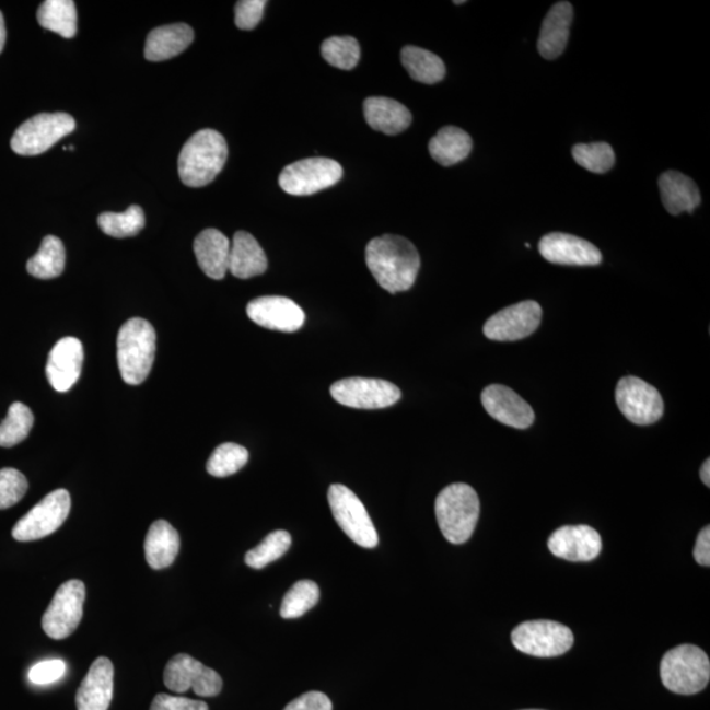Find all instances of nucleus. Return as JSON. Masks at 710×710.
<instances>
[{
  "instance_id": "f257e3e1",
  "label": "nucleus",
  "mask_w": 710,
  "mask_h": 710,
  "mask_svg": "<svg viewBox=\"0 0 710 710\" xmlns=\"http://www.w3.org/2000/svg\"><path fill=\"white\" fill-rule=\"evenodd\" d=\"M366 264L381 288L397 294L408 291L420 270V254L407 238L384 234L366 246Z\"/></svg>"
},
{
  "instance_id": "f03ea898",
  "label": "nucleus",
  "mask_w": 710,
  "mask_h": 710,
  "mask_svg": "<svg viewBox=\"0 0 710 710\" xmlns=\"http://www.w3.org/2000/svg\"><path fill=\"white\" fill-rule=\"evenodd\" d=\"M228 159L223 135L201 129L182 148L178 160L181 181L188 187H205L218 177Z\"/></svg>"
},
{
  "instance_id": "7ed1b4c3",
  "label": "nucleus",
  "mask_w": 710,
  "mask_h": 710,
  "mask_svg": "<svg viewBox=\"0 0 710 710\" xmlns=\"http://www.w3.org/2000/svg\"><path fill=\"white\" fill-rule=\"evenodd\" d=\"M480 514L478 493L472 486L454 484L435 499V517L449 543L462 545L472 538Z\"/></svg>"
},
{
  "instance_id": "20e7f679",
  "label": "nucleus",
  "mask_w": 710,
  "mask_h": 710,
  "mask_svg": "<svg viewBox=\"0 0 710 710\" xmlns=\"http://www.w3.org/2000/svg\"><path fill=\"white\" fill-rule=\"evenodd\" d=\"M155 356V330L144 318H130L117 335V363L123 381L139 386L151 373Z\"/></svg>"
},
{
  "instance_id": "39448f33",
  "label": "nucleus",
  "mask_w": 710,
  "mask_h": 710,
  "mask_svg": "<svg viewBox=\"0 0 710 710\" xmlns=\"http://www.w3.org/2000/svg\"><path fill=\"white\" fill-rule=\"evenodd\" d=\"M663 686L677 695H695L706 689L710 679V662L700 648L682 644L670 650L661 662Z\"/></svg>"
},
{
  "instance_id": "423d86ee",
  "label": "nucleus",
  "mask_w": 710,
  "mask_h": 710,
  "mask_svg": "<svg viewBox=\"0 0 710 710\" xmlns=\"http://www.w3.org/2000/svg\"><path fill=\"white\" fill-rule=\"evenodd\" d=\"M75 129L73 116L40 114L22 124L12 136L11 148L19 155H38Z\"/></svg>"
},
{
  "instance_id": "0eeeda50",
  "label": "nucleus",
  "mask_w": 710,
  "mask_h": 710,
  "mask_svg": "<svg viewBox=\"0 0 710 710\" xmlns=\"http://www.w3.org/2000/svg\"><path fill=\"white\" fill-rule=\"evenodd\" d=\"M328 501L337 524L353 543L366 549L377 546L380 538L373 520L353 491L344 485H331Z\"/></svg>"
},
{
  "instance_id": "6e6552de",
  "label": "nucleus",
  "mask_w": 710,
  "mask_h": 710,
  "mask_svg": "<svg viewBox=\"0 0 710 710\" xmlns=\"http://www.w3.org/2000/svg\"><path fill=\"white\" fill-rule=\"evenodd\" d=\"M344 171L337 161L315 158L294 162L279 175V186L294 197H309L341 181Z\"/></svg>"
},
{
  "instance_id": "1a4fd4ad",
  "label": "nucleus",
  "mask_w": 710,
  "mask_h": 710,
  "mask_svg": "<svg viewBox=\"0 0 710 710\" xmlns=\"http://www.w3.org/2000/svg\"><path fill=\"white\" fill-rule=\"evenodd\" d=\"M512 642L521 653L552 657L563 655L572 648L574 635L564 625L556 621H527L512 631Z\"/></svg>"
},
{
  "instance_id": "9d476101",
  "label": "nucleus",
  "mask_w": 710,
  "mask_h": 710,
  "mask_svg": "<svg viewBox=\"0 0 710 710\" xmlns=\"http://www.w3.org/2000/svg\"><path fill=\"white\" fill-rule=\"evenodd\" d=\"M70 508L71 499L67 490L50 492L18 521L12 537L19 543H31L50 536L67 521Z\"/></svg>"
},
{
  "instance_id": "9b49d317",
  "label": "nucleus",
  "mask_w": 710,
  "mask_h": 710,
  "mask_svg": "<svg viewBox=\"0 0 710 710\" xmlns=\"http://www.w3.org/2000/svg\"><path fill=\"white\" fill-rule=\"evenodd\" d=\"M86 587L73 579L56 591L47 612L43 616V629L51 640L61 641L73 635L81 624Z\"/></svg>"
},
{
  "instance_id": "f8f14e48",
  "label": "nucleus",
  "mask_w": 710,
  "mask_h": 710,
  "mask_svg": "<svg viewBox=\"0 0 710 710\" xmlns=\"http://www.w3.org/2000/svg\"><path fill=\"white\" fill-rule=\"evenodd\" d=\"M330 394L337 403L356 409L388 408L401 397V391L394 383L358 376L336 382Z\"/></svg>"
},
{
  "instance_id": "ddd939ff",
  "label": "nucleus",
  "mask_w": 710,
  "mask_h": 710,
  "mask_svg": "<svg viewBox=\"0 0 710 710\" xmlns=\"http://www.w3.org/2000/svg\"><path fill=\"white\" fill-rule=\"evenodd\" d=\"M616 401L621 414L636 426H651L664 412L660 391L637 376H625L618 382Z\"/></svg>"
},
{
  "instance_id": "4468645a",
  "label": "nucleus",
  "mask_w": 710,
  "mask_h": 710,
  "mask_svg": "<svg viewBox=\"0 0 710 710\" xmlns=\"http://www.w3.org/2000/svg\"><path fill=\"white\" fill-rule=\"evenodd\" d=\"M164 682L173 692L184 694L193 689L201 697L218 696L223 689V679L217 671L187 654L172 657L165 668Z\"/></svg>"
},
{
  "instance_id": "2eb2a0df",
  "label": "nucleus",
  "mask_w": 710,
  "mask_h": 710,
  "mask_svg": "<svg viewBox=\"0 0 710 710\" xmlns=\"http://www.w3.org/2000/svg\"><path fill=\"white\" fill-rule=\"evenodd\" d=\"M540 318H543V309L537 302H520L488 318L484 328L485 336L493 341L523 340L538 329Z\"/></svg>"
},
{
  "instance_id": "dca6fc26",
  "label": "nucleus",
  "mask_w": 710,
  "mask_h": 710,
  "mask_svg": "<svg viewBox=\"0 0 710 710\" xmlns=\"http://www.w3.org/2000/svg\"><path fill=\"white\" fill-rule=\"evenodd\" d=\"M246 314L259 327L292 334L305 322L304 311L284 296H263L247 304Z\"/></svg>"
},
{
  "instance_id": "f3484780",
  "label": "nucleus",
  "mask_w": 710,
  "mask_h": 710,
  "mask_svg": "<svg viewBox=\"0 0 710 710\" xmlns=\"http://www.w3.org/2000/svg\"><path fill=\"white\" fill-rule=\"evenodd\" d=\"M539 253L547 263L567 266L601 265L603 256L594 244L567 233H549L539 241Z\"/></svg>"
},
{
  "instance_id": "a211bd4d",
  "label": "nucleus",
  "mask_w": 710,
  "mask_h": 710,
  "mask_svg": "<svg viewBox=\"0 0 710 710\" xmlns=\"http://www.w3.org/2000/svg\"><path fill=\"white\" fill-rule=\"evenodd\" d=\"M481 404L492 419L507 427L527 429L536 419L529 404L503 384H491L486 387L481 393Z\"/></svg>"
},
{
  "instance_id": "6ab92c4d",
  "label": "nucleus",
  "mask_w": 710,
  "mask_h": 710,
  "mask_svg": "<svg viewBox=\"0 0 710 710\" xmlns=\"http://www.w3.org/2000/svg\"><path fill=\"white\" fill-rule=\"evenodd\" d=\"M547 546L558 558L590 562L602 551V537L589 525H567L551 534Z\"/></svg>"
},
{
  "instance_id": "aec40b11",
  "label": "nucleus",
  "mask_w": 710,
  "mask_h": 710,
  "mask_svg": "<svg viewBox=\"0 0 710 710\" xmlns=\"http://www.w3.org/2000/svg\"><path fill=\"white\" fill-rule=\"evenodd\" d=\"M83 364L82 342L75 337H65L51 349L47 363V377L58 393H67L80 380Z\"/></svg>"
},
{
  "instance_id": "412c9836",
  "label": "nucleus",
  "mask_w": 710,
  "mask_h": 710,
  "mask_svg": "<svg viewBox=\"0 0 710 710\" xmlns=\"http://www.w3.org/2000/svg\"><path fill=\"white\" fill-rule=\"evenodd\" d=\"M114 696V664L108 657H97L78 688V710H108Z\"/></svg>"
},
{
  "instance_id": "4be33fe9",
  "label": "nucleus",
  "mask_w": 710,
  "mask_h": 710,
  "mask_svg": "<svg viewBox=\"0 0 710 710\" xmlns=\"http://www.w3.org/2000/svg\"><path fill=\"white\" fill-rule=\"evenodd\" d=\"M572 19L574 10L569 2L554 4L547 12L538 40L539 54L546 60H556L563 54L569 43Z\"/></svg>"
},
{
  "instance_id": "5701e85b",
  "label": "nucleus",
  "mask_w": 710,
  "mask_h": 710,
  "mask_svg": "<svg viewBox=\"0 0 710 710\" xmlns=\"http://www.w3.org/2000/svg\"><path fill=\"white\" fill-rule=\"evenodd\" d=\"M195 256L207 277L220 280L230 270L231 243L218 230H206L195 238Z\"/></svg>"
},
{
  "instance_id": "b1692460",
  "label": "nucleus",
  "mask_w": 710,
  "mask_h": 710,
  "mask_svg": "<svg viewBox=\"0 0 710 710\" xmlns=\"http://www.w3.org/2000/svg\"><path fill=\"white\" fill-rule=\"evenodd\" d=\"M363 109L369 126L384 135H399L412 123L410 110L389 97H368L363 103Z\"/></svg>"
},
{
  "instance_id": "393cba45",
  "label": "nucleus",
  "mask_w": 710,
  "mask_h": 710,
  "mask_svg": "<svg viewBox=\"0 0 710 710\" xmlns=\"http://www.w3.org/2000/svg\"><path fill=\"white\" fill-rule=\"evenodd\" d=\"M194 42V31L187 24H171L155 28L148 35L146 58L148 61L160 62L171 60L190 47Z\"/></svg>"
},
{
  "instance_id": "a878e982",
  "label": "nucleus",
  "mask_w": 710,
  "mask_h": 710,
  "mask_svg": "<svg viewBox=\"0 0 710 710\" xmlns=\"http://www.w3.org/2000/svg\"><path fill=\"white\" fill-rule=\"evenodd\" d=\"M660 190L663 206L674 217L682 212L692 213L701 203V195L695 182L679 172L663 173Z\"/></svg>"
},
{
  "instance_id": "bb28decb",
  "label": "nucleus",
  "mask_w": 710,
  "mask_h": 710,
  "mask_svg": "<svg viewBox=\"0 0 710 710\" xmlns=\"http://www.w3.org/2000/svg\"><path fill=\"white\" fill-rule=\"evenodd\" d=\"M267 269L266 254L251 233L241 231L234 234L231 253L230 270L232 276L249 279L260 276Z\"/></svg>"
},
{
  "instance_id": "cd10ccee",
  "label": "nucleus",
  "mask_w": 710,
  "mask_h": 710,
  "mask_svg": "<svg viewBox=\"0 0 710 710\" xmlns=\"http://www.w3.org/2000/svg\"><path fill=\"white\" fill-rule=\"evenodd\" d=\"M181 547V538L173 525L165 520L155 521L146 538V558L153 570H164L174 563Z\"/></svg>"
},
{
  "instance_id": "c85d7f7f",
  "label": "nucleus",
  "mask_w": 710,
  "mask_h": 710,
  "mask_svg": "<svg viewBox=\"0 0 710 710\" xmlns=\"http://www.w3.org/2000/svg\"><path fill=\"white\" fill-rule=\"evenodd\" d=\"M473 140L464 129L445 127L429 141V153L442 166H453L466 160L472 153Z\"/></svg>"
},
{
  "instance_id": "c756f323",
  "label": "nucleus",
  "mask_w": 710,
  "mask_h": 710,
  "mask_svg": "<svg viewBox=\"0 0 710 710\" xmlns=\"http://www.w3.org/2000/svg\"><path fill=\"white\" fill-rule=\"evenodd\" d=\"M401 62L416 82L434 84L444 80L446 74L445 63L438 55L410 45L403 48Z\"/></svg>"
},
{
  "instance_id": "7c9ffc66",
  "label": "nucleus",
  "mask_w": 710,
  "mask_h": 710,
  "mask_svg": "<svg viewBox=\"0 0 710 710\" xmlns=\"http://www.w3.org/2000/svg\"><path fill=\"white\" fill-rule=\"evenodd\" d=\"M42 27L65 38L77 35L78 15L73 0H47L37 11Z\"/></svg>"
},
{
  "instance_id": "2f4dec72",
  "label": "nucleus",
  "mask_w": 710,
  "mask_h": 710,
  "mask_svg": "<svg viewBox=\"0 0 710 710\" xmlns=\"http://www.w3.org/2000/svg\"><path fill=\"white\" fill-rule=\"evenodd\" d=\"M65 260L67 254L62 241L47 236L44 237L40 249L28 260L27 271L38 279H54L63 272Z\"/></svg>"
},
{
  "instance_id": "473e14b6",
  "label": "nucleus",
  "mask_w": 710,
  "mask_h": 710,
  "mask_svg": "<svg viewBox=\"0 0 710 710\" xmlns=\"http://www.w3.org/2000/svg\"><path fill=\"white\" fill-rule=\"evenodd\" d=\"M103 233L115 238L136 236L146 225L144 211L139 206H130L126 212H104L97 218Z\"/></svg>"
},
{
  "instance_id": "72a5a7b5",
  "label": "nucleus",
  "mask_w": 710,
  "mask_h": 710,
  "mask_svg": "<svg viewBox=\"0 0 710 710\" xmlns=\"http://www.w3.org/2000/svg\"><path fill=\"white\" fill-rule=\"evenodd\" d=\"M35 417L23 403H14L8 417L0 423V446L12 447L28 438Z\"/></svg>"
},
{
  "instance_id": "f704fd0d",
  "label": "nucleus",
  "mask_w": 710,
  "mask_h": 710,
  "mask_svg": "<svg viewBox=\"0 0 710 710\" xmlns=\"http://www.w3.org/2000/svg\"><path fill=\"white\" fill-rule=\"evenodd\" d=\"M292 537L289 532L276 531L266 536L258 546L246 552L245 563L252 569H265L267 564L276 562L290 550Z\"/></svg>"
},
{
  "instance_id": "c9c22d12",
  "label": "nucleus",
  "mask_w": 710,
  "mask_h": 710,
  "mask_svg": "<svg viewBox=\"0 0 710 710\" xmlns=\"http://www.w3.org/2000/svg\"><path fill=\"white\" fill-rule=\"evenodd\" d=\"M318 598H321V590H318L315 582L299 581L284 595L282 607H280V616L284 620H294V618L302 617L315 607Z\"/></svg>"
},
{
  "instance_id": "e433bc0d",
  "label": "nucleus",
  "mask_w": 710,
  "mask_h": 710,
  "mask_svg": "<svg viewBox=\"0 0 710 710\" xmlns=\"http://www.w3.org/2000/svg\"><path fill=\"white\" fill-rule=\"evenodd\" d=\"M249 461V452L244 446L226 442L214 449L207 462V472L212 477L225 478L236 474Z\"/></svg>"
},
{
  "instance_id": "4c0bfd02",
  "label": "nucleus",
  "mask_w": 710,
  "mask_h": 710,
  "mask_svg": "<svg viewBox=\"0 0 710 710\" xmlns=\"http://www.w3.org/2000/svg\"><path fill=\"white\" fill-rule=\"evenodd\" d=\"M324 60L341 70L354 69L360 61L361 48L354 37H329L322 45Z\"/></svg>"
},
{
  "instance_id": "58836bf2",
  "label": "nucleus",
  "mask_w": 710,
  "mask_h": 710,
  "mask_svg": "<svg viewBox=\"0 0 710 710\" xmlns=\"http://www.w3.org/2000/svg\"><path fill=\"white\" fill-rule=\"evenodd\" d=\"M572 158H574L579 166L595 174L609 172L616 162L614 149L607 142L578 144L572 148Z\"/></svg>"
},
{
  "instance_id": "ea45409f",
  "label": "nucleus",
  "mask_w": 710,
  "mask_h": 710,
  "mask_svg": "<svg viewBox=\"0 0 710 710\" xmlns=\"http://www.w3.org/2000/svg\"><path fill=\"white\" fill-rule=\"evenodd\" d=\"M28 491V480L15 468L0 470V510L19 503Z\"/></svg>"
},
{
  "instance_id": "a19ab883",
  "label": "nucleus",
  "mask_w": 710,
  "mask_h": 710,
  "mask_svg": "<svg viewBox=\"0 0 710 710\" xmlns=\"http://www.w3.org/2000/svg\"><path fill=\"white\" fill-rule=\"evenodd\" d=\"M267 2L265 0H241L237 2L236 9V25L240 30L252 31L257 27L263 21L264 10Z\"/></svg>"
},
{
  "instance_id": "79ce46f5",
  "label": "nucleus",
  "mask_w": 710,
  "mask_h": 710,
  "mask_svg": "<svg viewBox=\"0 0 710 710\" xmlns=\"http://www.w3.org/2000/svg\"><path fill=\"white\" fill-rule=\"evenodd\" d=\"M67 673V664L61 660L43 661L30 670L28 679L36 686H47L61 679Z\"/></svg>"
},
{
  "instance_id": "37998d69",
  "label": "nucleus",
  "mask_w": 710,
  "mask_h": 710,
  "mask_svg": "<svg viewBox=\"0 0 710 710\" xmlns=\"http://www.w3.org/2000/svg\"><path fill=\"white\" fill-rule=\"evenodd\" d=\"M151 710H208L203 701L187 699V697L160 694L154 697Z\"/></svg>"
},
{
  "instance_id": "c03bdc74",
  "label": "nucleus",
  "mask_w": 710,
  "mask_h": 710,
  "mask_svg": "<svg viewBox=\"0 0 710 710\" xmlns=\"http://www.w3.org/2000/svg\"><path fill=\"white\" fill-rule=\"evenodd\" d=\"M283 710H334V706L327 695L311 690L296 697Z\"/></svg>"
},
{
  "instance_id": "a18cd8bd",
  "label": "nucleus",
  "mask_w": 710,
  "mask_h": 710,
  "mask_svg": "<svg viewBox=\"0 0 710 710\" xmlns=\"http://www.w3.org/2000/svg\"><path fill=\"white\" fill-rule=\"evenodd\" d=\"M696 562L701 566L710 564V527L706 526L697 537L694 550Z\"/></svg>"
},
{
  "instance_id": "49530a36",
  "label": "nucleus",
  "mask_w": 710,
  "mask_h": 710,
  "mask_svg": "<svg viewBox=\"0 0 710 710\" xmlns=\"http://www.w3.org/2000/svg\"><path fill=\"white\" fill-rule=\"evenodd\" d=\"M700 477L702 484L706 485L707 487H710V461L709 459L703 462V465L701 466V470H700Z\"/></svg>"
},
{
  "instance_id": "de8ad7c7",
  "label": "nucleus",
  "mask_w": 710,
  "mask_h": 710,
  "mask_svg": "<svg viewBox=\"0 0 710 710\" xmlns=\"http://www.w3.org/2000/svg\"><path fill=\"white\" fill-rule=\"evenodd\" d=\"M5 37H8V31H5L3 14L0 12V54H2L4 48Z\"/></svg>"
},
{
  "instance_id": "09e8293b",
  "label": "nucleus",
  "mask_w": 710,
  "mask_h": 710,
  "mask_svg": "<svg viewBox=\"0 0 710 710\" xmlns=\"http://www.w3.org/2000/svg\"><path fill=\"white\" fill-rule=\"evenodd\" d=\"M527 710H539V709H527Z\"/></svg>"
}]
</instances>
